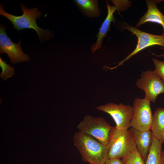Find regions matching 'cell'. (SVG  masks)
Instances as JSON below:
<instances>
[{"instance_id": "21", "label": "cell", "mask_w": 164, "mask_h": 164, "mask_svg": "<svg viewBox=\"0 0 164 164\" xmlns=\"http://www.w3.org/2000/svg\"><path fill=\"white\" fill-rule=\"evenodd\" d=\"M162 158L164 164V151H162Z\"/></svg>"}, {"instance_id": "5", "label": "cell", "mask_w": 164, "mask_h": 164, "mask_svg": "<svg viewBox=\"0 0 164 164\" xmlns=\"http://www.w3.org/2000/svg\"><path fill=\"white\" fill-rule=\"evenodd\" d=\"M135 84L144 91V98L154 103L159 94L164 93V82L154 70L142 72Z\"/></svg>"}, {"instance_id": "4", "label": "cell", "mask_w": 164, "mask_h": 164, "mask_svg": "<svg viewBox=\"0 0 164 164\" xmlns=\"http://www.w3.org/2000/svg\"><path fill=\"white\" fill-rule=\"evenodd\" d=\"M112 128L103 118L89 115L85 116L77 127L79 132L92 136L106 145Z\"/></svg>"}, {"instance_id": "6", "label": "cell", "mask_w": 164, "mask_h": 164, "mask_svg": "<svg viewBox=\"0 0 164 164\" xmlns=\"http://www.w3.org/2000/svg\"><path fill=\"white\" fill-rule=\"evenodd\" d=\"M124 28L131 32L137 37L138 41L137 45L135 50L124 59L118 63L116 66L106 68L111 70L116 69L121 65L125 61L129 60L140 51L143 50L153 46H159L164 47V35H155L150 34L139 30L135 27L128 24L124 25Z\"/></svg>"}, {"instance_id": "16", "label": "cell", "mask_w": 164, "mask_h": 164, "mask_svg": "<svg viewBox=\"0 0 164 164\" xmlns=\"http://www.w3.org/2000/svg\"><path fill=\"white\" fill-rule=\"evenodd\" d=\"M121 160L124 164H145L137 149Z\"/></svg>"}, {"instance_id": "1", "label": "cell", "mask_w": 164, "mask_h": 164, "mask_svg": "<svg viewBox=\"0 0 164 164\" xmlns=\"http://www.w3.org/2000/svg\"><path fill=\"white\" fill-rule=\"evenodd\" d=\"M73 142L84 162L104 164L108 159L107 145L91 136L78 131L74 134Z\"/></svg>"}, {"instance_id": "10", "label": "cell", "mask_w": 164, "mask_h": 164, "mask_svg": "<svg viewBox=\"0 0 164 164\" xmlns=\"http://www.w3.org/2000/svg\"><path fill=\"white\" fill-rule=\"evenodd\" d=\"M138 151L145 162L147 159L151 146L153 135L150 130L140 131L131 128Z\"/></svg>"}, {"instance_id": "2", "label": "cell", "mask_w": 164, "mask_h": 164, "mask_svg": "<svg viewBox=\"0 0 164 164\" xmlns=\"http://www.w3.org/2000/svg\"><path fill=\"white\" fill-rule=\"evenodd\" d=\"M23 14L20 16L15 15L5 12L0 4V14L8 19L12 23L13 28L18 31L24 29H32L37 33L39 40L42 42L48 41L53 36L52 31L39 28L36 22V19L39 18L42 13L36 7L28 9L23 4H20Z\"/></svg>"}, {"instance_id": "15", "label": "cell", "mask_w": 164, "mask_h": 164, "mask_svg": "<svg viewBox=\"0 0 164 164\" xmlns=\"http://www.w3.org/2000/svg\"><path fill=\"white\" fill-rule=\"evenodd\" d=\"M74 1L87 16L91 17L99 16L100 10L98 6L97 0H75Z\"/></svg>"}, {"instance_id": "9", "label": "cell", "mask_w": 164, "mask_h": 164, "mask_svg": "<svg viewBox=\"0 0 164 164\" xmlns=\"http://www.w3.org/2000/svg\"><path fill=\"white\" fill-rule=\"evenodd\" d=\"M6 28L5 26L0 24V54L6 53L12 63L28 61L29 57L23 52L20 46L21 39H20L17 43H13L7 35L5 31Z\"/></svg>"}, {"instance_id": "8", "label": "cell", "mask_w": 164, "mask_h": 164, "mask_svg": "<svg viewBox=\"0 0 164 164\" xmlns=\"http://www.w3.org/2000/svg\"><path fill=\"white\" fill-rule=\"evenodd\" d=\"M96 108L109 114L114 120L117 128L127 130L130 127L134 111L132 106L130 105L110 103L98 106Z\"/></svg>"}, {"instance_id": "3", "label": "cell", "mask_w": 164, "mask_h": 164, "mask_svg": "<svg viewBox=\"0 0 164 164\" xmlns=\"http://www.w3.org/2000/svg\"><path fill=\"white\" fill-rule=\"evenodd\" d=\"M108 159H122L137 149L131 130H123L113 127L108 142Z\"/></svg>"}, {"instance_id": "13", "label": "cell", "mask_w": 164, "mask_h": 164, "mask_svg": "<svg viewBox=\"0 0 164 164\" xmlns=\"http://www.w3.org/2000/svg\"><path fill=\"white\" fill-rule=\"evenodd\" d=\"M153 135L162 143L164 142V109L158 108L153 115L150 128Z\"/></svg>"}, {"instance_id": "17", "label": "cell", "mask_w": 164, "mask_h": 164, "mask_svg": "<svg viewBox=\"0 0 164 164\" xmlns=\"http://www.w3.org/2000/svg\"><path fill=\"white\" fill-rule=\"evenodd\" d=\"M0 66L2 69L0 77L4 81L6 80L8 78L11 77L15 73L14 67L7 63L6 61H4L1 57Z\"/></svg>"}, {"instance_id": "12", "label": "cell", "mask_w": 164, "mask_h": 164, "mask_svg": "<svg viewBox=\"0 0 164 164\" xmlns=\"http://www.w3.org/2000/svg\"><path fill=\"white\" fill-rule=\"evenodd\" d=\"M108 13L107 17L99 29V32L97 34L96 37L97 39L96 42L93 44L91 49L92 54L94 53L95 51L101 47L102 43L104 38L107 36L108 32L110 30V25L111 22H114L115 19L114 16V14L117 8L115 6H111L106 3Z\"/></svg>"}, {"instance_id": "18", "label": "cell", "mask_w": 164, "mask_h": 164, "mask_svg": "<svg viewBox=\"0 0 164 164\" xmlns=\"http://www.w3.org/2000/svg\"><path fill=\"white\" fill-rule=\"evenodd\" d=\"M155 67V71L164 82V61L158 60L155 58L152 59Z\"/></svg>"}, {"instance_id": "11", "label": "cell", "mask_w": 164, "mask_h": 164, "mask_svg": "<svg viewBox=\"0 0 164 164\" xmlns=\"http://www.w3.org/2000/svg\"><path fill=\"white\" fill-rule=\"evenodd\" d=\"M148 10L141 17L135 27L137 28L147 22L156 23L161 25L163 28L162 35H164V15L157 7V1L146 0Z\"/></svg>"}, {"instance_id": "7", "label": "cell", "mask_w": 164, "mask_h": 164, "mask_svg": "<svg viewBox=\"0 0 164 164\" xmlns=\"http://www.w3.org/2000/svg\"><path fill=\"white\" fill-rule=\"evenodd\" d=\"M132 107L134 112L130 127L141 131L150 130L153 115L150 101L145 98H136Z\"/></svg>"}, {"instance_id": "19", "label": "cell", "mask_w": 164, "mask_h": 164, "mask_svg": "<svg viewBox=\"0 0 164 164\" xmlns=\"http://www.w3.org/2000/svg\"><path fill=\"white\" fill-rule=\"evenodd\" d=\"M104 164H124L121 159H108Z\"/></svg>"}, {"instance_id": "22", "label": "cell", "mask_w": 164, "mask_h": 164, "mask_svg": "<svg viewBox=\"0 0 164 164\" xmlns=\"http://www.w3.org/2000/svg\"><path fill=\"white\" fill-rule=\"evenodd\" d=\"M89 164H90V163H89Z\"/></svg>"}, {"instance_id": "14", "label": "cell", "mask_w": 164, "mask_h": 164, "mask_svg": "<svg viewBox=\"0 0 164 164\" xmlns=\"http://www.w3.org/2000/svg\"><path fill=\"white\" fill-rule=\"evenodd\" d=\"M162 144L153 135L152 142L145 164H164L162 155Z\"/></svg>"}, {"instance_id": "20", "label": "cell", "mask_w": 164, "mask_h": 164, "mask_svg": "<svg viewBox=\"0 0 164 164\" xmlns=\"http://www.w3.org/2000/svg\"><path fill=\"white\" fill-rule=\"evenodd\" d=\"M152 54L156 56V57H164V53H162V54H160V55H156L154 53H152Z\"/></svg>"}]
</instances>
